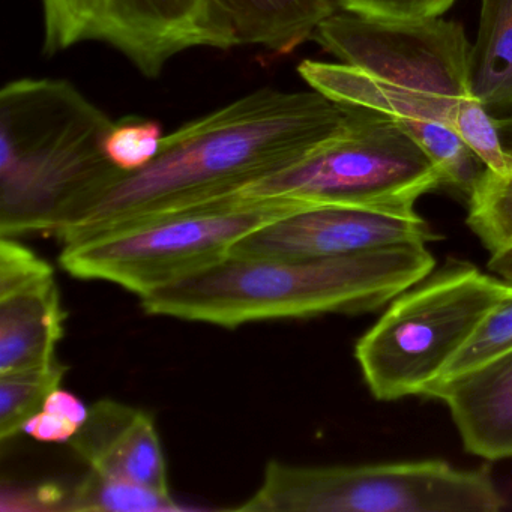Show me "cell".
<instances>
[{
    "label": "cell",
    "mask_w": 512,
    "mask_h": 512,
    "mask_svg": "<svg viewBox=\"0 0 512 512\" xmlns=\"http://www.w3.org/2000/svg\"><path fill=\"white\" fill-rule=\"evenodd\" d=\"M314 40L338 62H301L298 73L310 89L397 122L439 166L448 187L470 190L482 164L496 173L512 166L496 118L473 94L472 44L460 23L335 13Z\"/></svg>",
    "instance_id": "obj_1"
},
{
    "label": "cell",
    "mask_w": 512,
    "mask_h": 512,
    "mask_svg": "<svg viewBox=\"0 0 512 512\" xmlns=\"http://www.w3.org/2000/svg\"><path fill=\"white\" fill-rule=\"evenodd\" d=\"M346 118V107L313 89H257L164 136L148 166L121 172L56 236L67 247L235 197L307 157Z\"/></svg>",
    "instance_id": "obj_2"
},
{
    "label": "cell",
    "mask_w": 512,
    "mask_h": 512,
    "mask_svg": "<svg viewBox=\"0 0 512 512\" xmlns=\"http://www.w3.org/2000/svg\"><path fill=\"white\" fill-rule=\"evenodd\" d=\"M434 266L427 245L329 259L226 257L140 299L152 316L233 329L263 320L370 313L425 280Z\"/></svg>",
    "instance_id": "obj_3"
},
{
    "label": "cell",
    "mask_w": 512,
    "mask_h": 512,
    "mask_svg": "<svg viewBox=\"0 0 512 512\" xmlns=\"http://www.w3.org/2000/svg\"><path fill=\"white\" fill-rule=\"evenodd\" d=\"M73 83L20 79L0 92V235L58 233L122 170L113 125Z\"/></svg>",
    "instance_id": "obj_4"
},
{
    "label": "cell",
    "mask_w": 512,
    "mask_h": 512,
    "mask_svg": "<svg viewBox=\"0 0 512 512\" xmlns=\"http://www.w3.org/2000/svg\"><path fill=\"white\" fill-rule=\"evenodd\" d=\"M508 286L469 263H449L389 302L355 346L373 397H425Z\"/></svg>",
    "instance_id": "obj_5"
},
{
    "label": "cell",
    "mask_w": 512,
    "mask_h": 512,
    "mask_svg": "<svg viewBox=\"0 0 512 512\" xmlns=\"http://www.w3.org/2000/svg\"><path fill=\"white\" fill-rule=\"evenodd\" d=\"M310 203L227 197L62 247V268L80 280L118 284L140 298L229 257L236 242Z\"/></svg>",
    "instance_id": "obj_6"
},
{
    "label": "cell",
    "mask_w": 512,
    "mask_h": 512,
    "mask_svg": "<svg viewBox=\"0 0 512 512\" xmlns=\"http://www.w3.org/2000/svg\"><path fill=\"white\" fill-rule=\"evenodd\" d=\"M346 109V121L331 139L236 196L403 211L446 187L439 166L397 122L373 110Z\"/></svg>",
    "instance_id": "obj_7"
},
{
    "label": "cell",
    "mask_w": 512,
    "mask_h": 512,
    "mask_svg": "<svg viewBox=\"0 0 512 512\" xmlns=\"http://www.w3.org/2000/svg\"><path fill=\"white\" fill-rule=\"evenodd\" d=\"M505 506L485 469L443 460L367 466L269 461L262 485L238 506L250 512H497Z\"/></svg>",
    "instance_id": "obj_8"
},
{
    "label": "cell",
    "mask_w": 512,
    "mask_h": 512,
    "mask_svg": "<svg viewBox=\"0 0 512 512\" xmlns=\"http://www.w3.org/2000/svg\"><path fill=\"white\" fill-rule=\"evenodd\" d=\"M41 5L44 55L83 43L106 44L148 79L160 77L188 50L238 47L209 0H41Z\"/></svg>",
    "instance_id": "obj_9"
},
{
    "label": "cell",
    "mask_w": 512,
    "mask_h": 512,
    "mask_svg": "<svg viewBox=\"0 0 512 512\" xmlns=\"http://www.w3.org/2000/svg\"><path fill=\"white\" fill-rule=\"evenodd\" d=\"M439 236L416 209L308 206L236 242L229 257L310 260L397 245H427Z\"/></svg>",
    "instance_id": "obj_10"
},
{
    "label": "cell",
    "mask_w": 512,
    "mask_h": 512,
    "mask_svg": "<svg viewBox=\"0 0 512 512\" xmlns=\"http://www.w3.org/2000/svg\"><path fill=\"white\" fill-rule=\"evenodd\" d=\"M70 445L101 475L170 494L160 436L145 410L109 398L97 401Z\"/></svg>",
    "instance_id": "obj_11"
},
{
    "label": "cell",
    "mask_w": 512,
    "mask_h": 512,
    "mask_svg": "<svg viewBox=\"0 0 512 512\" xmlns=\"http://www.w3.org/2000/svg\"><path fill=\"white\" fill-rule=\"evenodd\" d=\"M425 397L448 406L467 452L490 461L512 458V350L434 383Z\"/></svg>",
    "instance_id": "obj_12"
},
{
    "label": "cell",
    "mask_w": 512,
    "mask_h": 512,
    "mask_svg": "<svg viewBox=\"0 0 512 512\" xmlns=\"http://www.w3.org/2000/svg\"><path fill=\"white\" fill-rule=\"evenodd\" d=\"M64 308L53 277L0 298V374L55 361L64 335Z\"/></svg>",
    "instance_id": "obj_13"
},
{
    "label": "cell",
    "mask_w": 512,
    "mask_h": 512,
    "mask_svg": "<svg viewBox=\"0 0 512 512\" xmlns=\"http://www.w3.org/2000/svg\"><path fill=\"white\" fill-rule=\"evenodd\" d=\"M239 46L290 55L335 14L334 0H209Z\"/></svg>",
    "instance_id": "obj_14"
},
{
    "label": "cell",
    "mask_w": 512,
    "mask_h": 512,
    "mask_svg": "<svg viewBox=\"0 0 512 512\" xmlns=\"http://www.w3.org/2000/svg\"><path fill=\"white\" fill-rule=\"evenodd\" d=\"M470 82L493 118L512 115V0H481Z\"/></svg>",
    "instance_id": "obj_15"
},
{
    "label": "cell",
    "mask_w": 512,
    "mask_h": 512,
    "mask_svg": "<svg viewBox=\"0 0 512 512\" xmlns=\"http://www.w3.org/2000/svg\"><path fill=\"white\" fill-rule=\"evenodd\" d=\"M65 511L172 512L184 511L172 494L160 493L125 479L110 478L95 470L68 494Z\"/></svg>",
    "instance_id": "obj_16"
},
{
    "label": "cell",
    "mask_w": 512,
    "mask_h": 512,
    "mask_svg": "<svg viewBox=\"0 0 512 512\" xmlns=\"http://www.w3.org/2000/svg\"><path fill=\"white\" fill-rule=\"evenodd\" d=\"M67 365L58 359L32 370L0 374V440L16 437L26 422L43 410L47 397L61 386Z\"/></svg>",
    "instance_id": "obj_17"
},
{
    "label": "cell",
    "mask_w": 512,
    "mask_h": 512,
    "mask_svg": "<svg viewBox=\"0 0 512 512\" xmlns=\"http://www.w3.org/2000/svg\"><path fill=\"white\" fill-rule=\"evenodd\" d=\"M467 199V226L490 254L511 247L512 166L505 173L484 169Z\"/></svg>",
    "instance_id": "obj_18"
},
{
    "label": "cell",
    "mask_w": 512,
    "mask_h": 512,
    "mask_svg": "<svg viewBox=\"0 0 512 512\" xmlns=\"http://www.w3.org/2000/svg\"><path fill=\"white\" fill-rule=\"evenodd\" d=\"M512 350V286L485 314L463 349L454 356L437 382L455 379ZM436 382V383H437Z\"/></svg>",
    "instance_id": "obj_19"
},
{
    "label": "cell",
    "mask_w": 512,
    "mask_h": 512,
    "mask_svg": "<svg viewBox=\"0 0 512 512\" xmlns=\"http://www.w3.org/2000/svg\"><path fill=\"white\" fill-rule=\"evenodd\" d=\"M163 139L160 122L143 116H125L113 122L104 140V152L122 172H136L157 157Z\"/></svg>",
    "instance_id": "obj_20"
},
{
    "label": "cell",
    "mask_w": 512,
    "mask_h": 512,
    "mask_svg": "<svg viewBox=\"0 0 512 512\" xmlns=\"http://www.w3.org/2000/svg\"><path fill=\"white\" fill-rule=\"evenodd\" d=\"M53 277V268L16 238L0 241V298Z\"/></svg>",
    "instance_id": "obj_21"
},
{
    "label": "cell",
    "mask_w": 512,
    "mask_h": 512,
    "mask_svg": "<svg viewBox=\"0 0 512 512\" xmlns=\"http://www.w3.org/2000/svg\"><path fill=\"white\" fill-rule=\"evenodd\" d=\"M344 13L377 20L442 17L457 0H334Z\"/></svg>",
    "instance_id": "obj_22"
},
{
    "label": "cell",
    "mask_w": 512,
    "mask_h": 512,
    "mask_svg": "<svg viewBox=\"0 0 512 512\" xmlns=\"http://www.w3.org/2000/svg\"><path fill=\"white\" fill-rule=\"evenodd\" d=\"M68 496L55 485L40 488H5L2 490V511H41L62 509L65 511Z\"/></svg>",
    "instance_id": "obj_23"
},
{
    "label": "cell",
    "mask_w": 512,
    "mask_h": 512,
    "mask_svg": "<svg viewBox=\"0 0 512 512\" xmlns=\"http://www.w3.org/2000/svg\"><path fill=\"white\" fill-rule=\"evenodd\" d=\"M79 430L80 425L76 422L44 409L35 413L23 428V431L34 439L50 443H70Z\"/></svg>",
    "instance_id": "obj_24"
},
{
    "label": "cell",
    "mask_w": 512,
    "mask_h": 512,
    "mask_svg": "<svg viewBox=\"0 0 512 512\" xmlns=\"http://www.w3.org/2000/svg\"><path fill=\"white\" fill-rule=\"evenodd\" d=\"M43 409L59 413V415L76 422L80 427L85 424L89 416V409L85 406V403L79 397H76L73 392H68L61 388L55 389L47 397Z\"/></svg>",
    "instance_id": "obj_25"
},
{
    "label": "cell",
    "mask_w": 512,
    "mask_h": 512,
    "mask_svg": "<svg viewBox=\"0 0 512 512\" xmlns=\"http://www.w3.org/2000/svg\"><path fill=\"white\" fill-rule=\"evenodd\" d=\"M488 269L512 286V245L491 254L490 260H488Z\"/></svg>",
    "instance_id": "obj_26"
},
{
    "label": "cell",
    "mask_w": 512,
    "mask_h": 512,
    "mask_svg": "<svg viewBox=\"0 0 512 512\" xmlns=\"http://www.w3.org/2000/svg\"><path fill=\"white\" fill-rule=\"evenodd\" d=\"M496 122L506 151L512 152V115L505 116V118L496 119Z\"/></svg>",
    "instance_id": "obj_27"
}]
</instances>
